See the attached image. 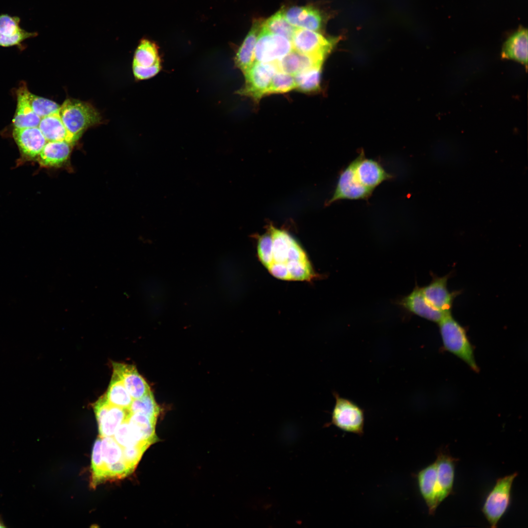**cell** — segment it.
Segmentation results:
<instances>
[{
  "label": "cell",
  "mask_w": 528,
  "mask_h": 528,
  "mask_svg": "<svg viewBox=\"0 0 528 528\" xmlns=\"http://www.w3.org/2000/svg\"><path fill=\"white\" fill-rule=\"evenodd\" d=\"M266 228V233L257 235V250L270 274L286 281L309 282L316 277L306 251L289 233L272 223Z\"/></svg>",
  "instance_id": "1"
},
{
  "label": "cell",
  "mask_w": 528,
  "mask_h": 528,
  "mask_svg": "<svg viewBox=\"0 0 528 528\" xmlns=\"http://www.w3.org/2000/svg\"><path fill=\"white\" fill-rule=\"evenodd\" d=\"M438 324L445 350L462 360L474 372H478L473 347L465 328L453 317L451 313L444 317Z\"/></svg>",
  "instance_id": "2"
},
{
  "label": "cell",
  "mask_w": 528,
  "mask_h": 528,
  "mask_svg": "<svg viewBox=\"0 0 528 528\" xmlns=\"http://www.w3.org/2000/svg\"><path fill=\"white\" fill-rule=\"evenodd\" d=\"M59 113L67 130L77 139L87 128L101 121L99 113L92 105L74 99L66 100Z\"/></svg>",
  "instance_id": "3"
},
{
  "label": "cell",
  "mask_w": 528,
  "mask_h": 528,
  "mask_svg": "<svg viewBox=\"0 0 528 528\" xmlns=\"http://www.w3.org/2000/svg\"><path fill=\"white\" fill-rule=\"evenodd\" d=\"M518 473L515 472L496 481L487 496L482 511L491 528L497 527L509 506L512 484Z\"/></svg>",
  "instance_id": "4"
},
{
  "label": "cell",
  "mask_w": 528,
  "mask_h": 528,
  "mask_svg": "<svg viewBox=\"0 0 528 528\" xmlns=\"http://www.w3.org/2000/svg\"><path fill=\"white\" fill-rule=\"evenodd\" d=\"M341 38L326 37L319 32L296 28L291 42L294 50L324 62Z\"/></svg>",
  "instance_id": "5"
},
{
  "label": "cell",
  "mask_w": 528,
  "mask_h": 528,
  "mask_svg": "<svg viewBox=\"0 0 528 528\" xmlns=\"http://www.w3.org/2000/svg\"><path fill=\"white\" fill-rule=\"evenodd\" d=\"M335 402L331 414V423L340 429L363 435L365 421L364 411L352 401L333 392Z\"/></svg>",
  "instance_id": "6"
},
{
  "label": "cell",
  "mask_w": 528,
  "mask_h": 528,
  "mask_svg": "<svg viewBox=\"0 0 528 528\" xmlns=\"http://www.w3.org/2000/svg\"><path fill=\"white\" fill-rule=\"evenodd\" d=\"M277 70L275 63H265L254 62L243 74L245 83L237 93L251 98L258 103L267 95L272 77Z\"/></svg>",
  "instance_id": "7"
},
{
  "label": "cell",
  "mask_w": 528,
  "mask_h": 528,
  "mask_svg": "<svg viewBox=\"0 0 528 528\" xmlns=\"http://www.w3.org/2000/svg\"><path fill=\"white\" fill-rule=\"evenodd\" d=\"M373 191V189L364 186L358 180L354 159L340 172L334 192L326 206L342 199L368 200Z\"/></svg>",
  "instance_id": "8"
},
{
  "label": "cell",
  "mask_w": 528,
  "mask_h": 528,
  "mask_svg": "<svg viewBox=\"0 0 528 528\" xmlns=\"http://www.w3.org/2000/svg\"><path fill=\"white\" fill-rule=\"evenodd\" d=\"M292 49L290 41L283 36L273 34L262 26L255 47L254 62L274 63Z\"/></svg>",
  "instance_id": "9"
},
{
  "label": "cell",
  "mask_w": 528,
  "mask_h": 528,
  "mask_svg": "<svg viewBox=\"0 0 528 528\" xmlns=\"http://www.w3.org/2000/svg\"><path fill=\"white\" fill-rule=\"evenodd\" d=\"M161 68L156 45L148 39H142L133 57L132 68L135 78L138 80L151 78L158 74Z\"/></svg>",
  "instance_id": "10"
},
{
  "label": "cell",
  "mask_w": 528,
  "mask_h": 528,
  "mask_svg": "<svg viewBox=\"0 0 528 528\" xmlns=\"http://www.w3.org/2000/svg\"><path fill=\"white\" fill-rule=\"evenodd\" d=\"M93 407L99 437L101 438L112 437L118 426L128 418L130 414L129 409L110 404L105 394L98 398Z\"/></svg>",
  "instance_id": "11"
},
{
  "label": "cell",
  "mask_w": 528,
  "mask_h": 528,
  "mask_svg": "<svg viewBox=\"0 0 528 528\" xmlns=\"http://www.w3.org/2000/svg\"><path fill=\"white\" fill-rule=\"evenodd\" d=\"M100 438L107 480L121 479L132 473L124 459L122 447L113 437Z\"/></svg>",
  "instance_id": "12"
},
{
  "label": "cell",
  "mask_w": 528,
  "mask_h": 528,
  "mask_svg": "<svg viewBox=\"0 0 528 528\" xmlns=\"http://www.w3.org/2000/svg\"><path fill=\"white\" fill-rule=\"evenodd\" d=\"M449 273L442 277L433 275L432 280L426 286L421 287L423 294L431 305L445 313H451L455 298L461 291L450 292L447 288V282L451 277Z\"/></svg>",
  "instance_id": "13"
},
{
  "label": "cell",
  "mask_w": 528,
  "mask_h": 528,
  "mask_svg": "<svg viewBox=\"0 0 528 528\" xmlns=\"http://www.w3.org/2000/svg\"><path fill=\"white\" fill-rule=\"evenodd\" d=\"M355 171L359 181L364 186L374 190L384 181L394 176L387 173L376 160L367 158L363 151L354 159Z\"/></svg>",
  "instance_id": "14"
},
{
  "label": "cell",
  "mask_w": 528,
  "mask_h": 528,
  "mask_svg": "<svg viewBox=\"0 0 528 528\" xmlns=\"http://www.w3.org/2000/svg\"><path fill=\"white\" fill-rule=\"evenodd\" d=\"M398 304L411 313L438 324L451 313L443 312L431 305L425 298L421 287L418 286L409 294L401 298Z\"/></svg>",
  "instance_id": "15"
},
{
  "label": "cell",
  "mask_w": 528,
  "mask_h": 528,
  "mask_svg": "<svg viewBox=\"0 0 528 528\" xmlns=\"http://www.w3.org/2000/svg\"><path fill=\"white\" fill-rule=\"evenodd\" d=\"M435 461L437 468L438 501L440 505L453 492L455 467L458 459L440 451Z\"/></svg>",
  "instance_id": "16"
},
{
  "label": "cell",
  "mask_w": 528,
  "mask_h": 528,
  "mask_svg": "<svg viewBox=\"0 0 528 528\" xmlns=\"http://www.w3.org/2000/svg\"><path fill=\"white\" fill-rule=\"evenodd\" d=\"M21 19L8 14H0V46H21L26 39L36 36L37 32H28L20 26Z\"/></svg>",
  "instance_id": "17"
},
{
  "label": "cell",
  "mask_w": 528,
  "mask_h": 528,
  "mask_svg": "<svg viewBox=\"0 0 528 528\" xmlns=\"http://www.w3.org/2000/svg\"><path fill=\"white\" fill-rule=\"evenodd\" d=\"M283 10L286 20L297 28L319 32L324 23L321 12L310 6H292Z\"/></svg>",
  "instance_id": "18"
},
{
  "label": "cell",
  "mask_w": 528,
  "mask_h": 528,
  "mask_svg": "<svg viewBox=\"0 0 528 528\" xmlns=\"http://www.w3.org/2000/svg\"><path fill=\"white\" fill-rule=\"evenodd\" d=\"M112 367L113 372L118 375L133 399L139 398L151 391L134 365L114 362Z\"/></svg>",
  "instance_id": "19"
},
{
  "label": "cell",
  "mask_w": 528,
  "mask_h": 528,
  "mask_svg": "<svg viewBox=\"0 0 528 528\" xmlns=\"http://www.w3.org/2000/svg\"><path fill=\"white\" fill-rule=\"evenodd\" d=\"M13 136L21 153L29 158L38 156L47 142L38 127L15 128Z\"/></svg>",
  "instance_id": "20"
},
{
  "label": "cell",
  "mask_w": 528,
  "mask_h": 528,
  "mask_svg": "<svg viewBox=\"0 0 528 528\" xmlns=\"http://www.w3.org/2000/svg\"><path fill=\"white\" fill-rule=\"evenodd\" d=\"M417 479L420 493L428 507L429 514L434 515L439 505L435 462L420 470Z\"/></svg>",
  "instance_id": "21"
},
{
  "label": "cell",
  "mask_w": 528,
  "mask_h": 528,
  "mask_svg": "<svg viewBox=\"0 0 528 528\" xmlns=\"http://www.w3.org/2000/svg\"><path fill=\"white\" fill-rule=\"evenodd\" d=\"M501 58L515 61L528 66V30L520 27L504 43Z\"/></svg>",
  "instance_id": "22"
},
{
  "label": "cell",
  "mask_w": 528,
  "mask_h": 528,
  "mask_svg": "<svg viewBox=\"0 0 528 528\" xmlns=\"http://www.w3.org/2000/svg\"><path fill=\"white\" fill-rule=\"evenodd\" d=\"M264 21H254L250 30L240 46L235 57V64L243 73L254 63V52L256 42L262 29Z\"/></svg>",
  "instance_id": "23"
},
{
  "label": "cell",
  "mask_w": 528,
  "mask_h": 528,
  "mask_svg": "<svg viewBox=\"0 0 528 528\" xmlns=\"http://www.w3.org/2000/svg\"><path fill=\"white\" fill-rule=\"evenodd\" d=\"M38 127L47 141H66L71 144L77 139L66 129L59 112L41 118Z\"/></svg>",
  "instance_id": "24"
},
{
  "label": "cell",
  "mask_w": 528,
  "mask_h": 528,
  "mask_svg": "<svg viewBox=\"0 0 528 528\" xmlns=\"http://www.w3.org/2000/svg\"><path fill=\"white\" fill-rule=\"evenodd\" d=\"M324 62L294 49L281 60L275 62L277 70L292 76L316 65H322Z\"/></svg>",
  "instance_id": "25"
},
{
  "label": "cell",
  "mask_w": 528,
  "mask_h": 528,
  "mask_svg": "<svg viewBox=\"0 0 528 528\" xmlns=\"http://www.w3.org/2000/svg\"><path fill=\"white\" fill-rule=\"evenodd\" d=\"M25 88L23 86L18 91L17 106L13 120L15 128L38 127L41 121V118L34 112L30 105L25 94Z\"/></svg>",
  "instance_id": "26"
},
{
  "label": "cell",
  "mask_w": 528,
  "mask_h": 528,
  "mask_svg": "<svg viewBox=\"0 0 528 528\" xmlns=\"http://www.w3.org/2000/svg\"><path fill=\"white\" fill-rule=\"evenodd\" d=\"M70 144L66 141H47L38 155L40 164L44 167L62 164L69 156Z\"/></svg>",
  "instance_id": "27"
},
{
  "label": "cell",
  "mask_w": 528,
  "mask_h": 528,
  "mask_svg": "<svg viewBox=\"0 0 528 528\" xmlns=\"http://www.w3.org/2000/svg\"><path fill=\"white\" fill-rule=\"evenodd\" d=\"M105 396L111 405L127 409H129L133 400L118 375L114 372Z\"/></svg>",
  "instance_id": "28"
},
{
  "label": "cell",
  "mask_w": 528,
  "mask_h": 528,
  "mask_svg": "<svg viewBox=\"0 0 528 528\" xmlns=\"http://www.w3.org/2000/svg\"><path fill=\"white\" fill-rule=\"evenodd\" d=\"M322 67V65H316L294 75L296 89L305 93L320 90Z\"/></svg>",
  "instance_id": "29"
},
{
  "label": "cell",
  "mask_w": 528,
  "mask_h": 528,
  "mask_svg": "<svg viewBox=\"0 0 528 528\" xmlns=\"http://www.w3.org/2000/svg\"><path fill=\"white\" fill-rule=\"evenodd\" d=\"M263 27L268 31L283 36L291 41L296 27L286 19L283 10H280L264 22Z\"/></svg>",
  "instance_id": "30"
},
{
  "label": "cell",
  "mask_w": 528,
  "mask_h": 528,
  "mask_svg": "<svg viewBox=\"0 0 528 528\" xmlns=\"http://www.w3.org/2000/svg\"><path fill=\"white\" fill-rule=\"evenodd\" d=\"M101 439L99 437L95 441L92 451L91 465L92 471L91 486L95 487L103 481H107L106 473L102 457Z\"/></svg>",
  "instance_id": "31"
},
{
  "label": "cell",
  "mask_w": 528,
  "mask_h": 528,
  "mask_svg": "<svg viewBox=\"0 0 528 528\" xmlns=\"http://www.w3.org/2000/svg\"><path fill=\"white\" fill-rule=\"evenodd\" d=\"M129 410L131 413L144 415L155 419L160 412L151 391L142 397L133 399Z\"/></svg>",
  "instance_id": "32"
},
{
  "label": "cell",
  "mask_w": 528,
  "mask_h": 528,
  "mask_svg": "<svg viewBox=\"0 0 528 528\" xmlns=\"http://www.w3.org/2000/svg\"><path fill=\"white\" fill-rule=\"evenodd\" d=\"M25 92L32 109L41 118L60 112L61 106L56 102L34 95L26 88Z\"/></svg>",
  "instance_id": "33"
},
{
  "label": "cell",
  "mask_w": 528,
  "mask_h": 528,
  "mask_svg": "<svg viewBox=\"0 0 528 528\" xmlns=\"http://www.w3.org/2000/svg\"><path fill=\"white\" fill-rule=\"evenodd\" d=\"M296 89V84L293 76L277 70L274 73L267 95L288 92Z\"/></svg>",
  "instance_id": "34"
},
{
  "label": "cell",
  "mask_w": 528,
  "mask_h": 528,
  "mask_svg": "<svg viewBox=\"0 0 528 528\" xmlns=\"http://www.w3.org/2000/svg\"><path fill=\"white\" fill-rule=\"evenodd\" d=\"M7 526L5 525L1 515H0V528H5Z\"/></svg>",
  "instance_id": "35"
}]
</instances>
